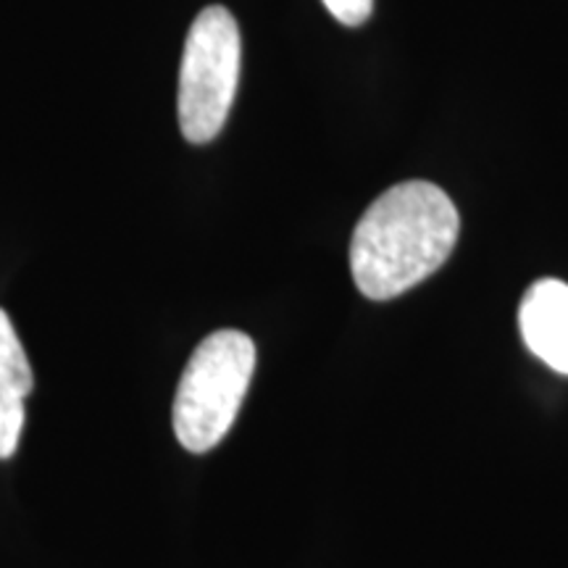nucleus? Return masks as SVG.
Listing matches in <instances>:
<instances>
[{
    "instance_id": "nucleus-1",
    "label": "nucleus",
    "mask_w": 568,
    "mask_h": 568,
    "mask_svg": "<svg viewBox=\"0 0 568 568\" xmlns=\"http://www.w3.org/2000/svg\"><path fill=\"white\" fill-rule=\"evenodd\" d=\"M458 232V209L443 187L422 180L395 184L355 224V287L368 301H393L408 293L450 258Z\"/></svg>"
},
{
    "instance_id": "nucleus-2",
    "label": "nucleus",
    "mask_w": 568,
    "mask_h": 568,
    "mask_svg": "<svg viewBox=\"0 0 568 568\" xmlns=\"http://www.w3.org/2000/svg\"><path fill=\"white\" fill-rule=\"evenodd\" d=\"M255 372V343L245 332L219 329L203 339L184 366L172 422L180 445L209 453L226 437Z\"/></svg>"
},
{
    "instance_id": "nucleus-3",
    "label": "nucleus",
    "mask_w": 568,
    "mask_h": 568,
    "mask_svg": "<svg viewBox=\"0 0 568 568\" xmlns=\"http://www.w3.org/2000/svg\"><path fill=\"white\" fill-rule=\"evenodd\" d=\"M243 40L224 6L197 13L184 40L180 69V130L193 145H205L224 130L240 82Z\"/></svg>"
},
{
    "instance_id": "nucleus-4",
    "label": "nucleus",
    "mask_w": 568,
    "mask_h": 568,
    "mask_svg": "<svg viewBox=\"0 0 568 568\" xmlns=\"http://www.w3.org/2000/svg\"><path fill=\"white\" fill-rule=\"evenodd\" d=\"M521 337L531 353L552 372L568 376V284L539 280L518 308Z\"/></svg>"
},
{
    "instance_id": "nucleus-5",
    "label": "nucleus",
    "mask_w": 568,
    "mask_h": 568,
    "mask_svg": "<svg viewBox=\"0 0 568 568\" xmlns=\"http://www.w3.org/2000/svg\"><path fill=\"white\" fill-rule=\"evenodd\" d=\"M34 376L9 314L0 308V460L17 453L24 429V400Z\"/></svg>"
},
{
    "instance_id": "nucleus-6",
    "label": "nucleus",
    "mask_w": 568,
    "mask_h": 568,
    "mask_svg": "<svg viewBox=\"0 0 568 568\" xmlns=\"http://www.w3.org/2000/svg\"><path fill=\"white\" fill-rule=\"evenodd\" d=\"M322 3L345 27H361L374 11V0H322Z\"/></svg>"
}]
</instances>
